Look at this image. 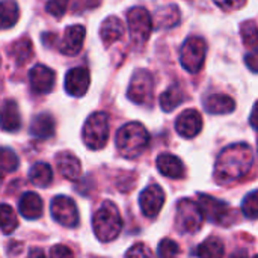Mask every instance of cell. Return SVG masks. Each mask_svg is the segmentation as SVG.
Instances as JSON below:
<instances>
[{
  "mask_svg": "<svg viewBox=\"0 0 258 258\" xmlns=\"http://www.w3.org/2000/svg\"><path fill=\"white\" fill-rule=\"evenodd\" d=\"M180 254V246L171 240L163 239L159 245V258H177Z\"/></svg>",
  "mask_w": 258,
  "mask_h": 258,
  "instance_id": "obj_33",
  "label": "cell"
},
{
  "mask_svg": "<svg viewBox=\"0 0 258 258\" xmlns=\"http://www.w3.org/2000/svg\"><path fill=\"white\" fill-rule=\"evenodd\" d=\"M56 162H57V169H59V172H60L65 178H68V180H77V178L80 177V174H82V166H80L79 159H77L74 154H71V153H68V151L60 153V154H57Z\"/></svg>",
  "mask_w": 258,
  "mask_h": 258,
  "instance_id": "obj_22",
  "label": "cell"
},
{
  "mask_svg": "<svg viewBox=\"0 0 258 258\" xmlns=\"http://www.w3.org/2000/svg\"><path fill=\"white\" fill-rule=\"evenodd\" d=\"M101 3V0H76L74 3V12H83L86 9H94Z\"/></svg>",
  "mask_w": 258,
  "mask_h": 258,
  "instance_id": "obj_38",
  "label": "cell"
},
{
  "mask_svg": "<svg viewBox=\"0 0 258 258\" xmlns=\"http://www.w3.org/2000/svg\"><path fill=\"white\" fill-rule=\"evenodd\" d=\"M203 128V116L195 109H187L181 115H178L175 121V130L180 136L186 139L195 138Z\"/></svg>",
  "mask_w": 258,
  "mask_h": 258,
  "instance_id": "obj_12",
  "label": "cell"
},
{
  "mask_svg": "<svg viewBox=\"0 0 258 258\" xmlns=\"http://www.w3.org/2000/svg\"><path fill=\"white\" fill-rule=\"evenodd\" d=\"M91 76L85 67L73 68L65 76V91L73 97H83L89 89Z\"/></svg>",
  "mask_w": 258,
  "mask_h": 258,
  "instance_id": "obj_13",
  "label": "cell"
},
{
  "mask_svg": "<svg viewBox=\"0 0 258 258\" xmlns=\"http://www.w3.org/2000/svg\"><path fill=\"white\" fill-rule=\"evenodd\" d=\"M29 258H45V254H44L42 249L33 248V249H30V252H29Z\"/></svg>",
  "mask_w": 258,
  "mask_h": 258,
  "instance_id": "obj_40",
  "label": "cell"
},
{
  "mask_svg": "<svg viewBox=\"0 0 258 258\" xmlns=\"http://www.w3.org/2000/svg\"><path fill=\"white\" fill-rule=\"evenodd\" d=\"M18 168V157L11 148H0V169L2 172H14Z\"/></svg>",
  "mask_w": 258,
  "mask_h": 258,
  "instance_id": "obj_31",
  "label": "cell"
},
{
  "mask_svg": "<svg viewBox=\"0 0 258 258\" xmlns=\"http://www.w3.org/2000/svg\"><path fill=\"white\" fill-rule=\"evenodd\" d=\"M153 91H154V79L151 73L147 70H139L132 77L127 97L130 101L136 104H147L153 98Z\"/></svg>",
  "mask_w": 258,
  "mask_h": 258,
  "instance_id": "obj_9",
  "label": "cell"
},
{
  "mask_svg": "<svg viewBox=\"0 0 258 258\" xmlns=\"http://www.w3.org/2000/svg\"><path fill=\"white\" fill-rule=\"evenodd\" d=\"M54 71L45 65H35L29 71V82L32 91L36 94H48L54 85Z\"/></svg>",
  "mask_w": 258,
  "mask_h": 258,
  "instance_id": "obj_14",
  "label": "cell"
},
{
  "mask_svg": "<svg viewBox=\"0 0 258 258\" xmlns=\"http://www.w3.org/2000/svg\"><path fill=\"white\" fill-rule=\"evenodd\" d=\"M207 54V44L200 36H190L186 39V42L181 47L180 51V60L184 70L189 73H198L201 71L204 60Z\"/></svg>",
  "mask_w": 258,
  "mask_h": 258,
  "instance_id": "obj_7",
  "label": "cell"
},
{
  "mask_svg": "<svg viewBox=\"0 0 258 258\" xmlns=\"http://www.w3.org/2000/svg\"><path fill=\"white\" fill-rule=\"evenodd\" d=\"M245 63L249 67V70L252 71V73H257L258 71V56L255 51H252V53H249V54H246L245 56Z\"/></svg>",
  "mask_w": 258,
  "mask_h": 258,
  "instance_id": "obj_39",
  "label": "cell"
},
{
  "mask_svg": "<svg viewBox=\"0 0 258 258\" xmlns=\"http://www.w3.org/2000/svg\"><path fill=\"white\" fill-rule=\"evenodd\" d=\"M224 243L218 237L206 239L197 249V255L200 258H224Z\"/></svg>",
  "mask_w": 258,
  "mask_h": 258,
  "instance_id": "obj_27",
  "label": "cell"
},
{
  "mask_svg": "<svg viewBox=\"0 0 258 258\" xmlns=\"http://www.w3.org/2000/svg\"><path fill=\"white\" fill-rule=\"evenodd\" d=\"M204 107L209 113L213 115H227L236 109V103L231 97L224 94H213L209 95L204 101Z\"/></svg>",
  "mask_w": 258,
  "mask_h": 258,
  "instance_id": "obj_20",
  "label": "cell"
},
{
  "mask_svg": "<svg viewBox=\"0 0 258 258\" xmlns=\"http://www.w3.org/2000/svg\"><path fill=\"white\" fill-rule=\"evenodd\" d=\"M184 101V91L180 85L169 86L160 97V107L163 112H172L177 106Z\"/></svg>",
  "mask_w": 258,
  "mask_h": 258,
  "instance_id": "obj_24",
  "label": "cell"
},
{
  "mask_svg": "<svg viewBox=\"0 0 258 258\" xmlns=\"http://www.w3.org/2000/svg\"><path fill=\"white\" fill-rule=\"evenodd\" d=\"M124 32H125V27H124L122 21L113 15L107 17L101 23V27H100V36L106 47H110L113 42L119 41L122 38Z\"/></svg>",
  "mask_w": 258,
  "mask_h": 258,
  "instance_id": "obj_18",
  "label": "cell"
},
{
  "mask_svg": "<svg viewBox=\"0 0 258 258\" xmlns=\"http://www.w3.org/2000/svg\"><path fill=\"white\" fill-rule=\"evenodd\" d=\"M29 178H30V181L35 186H38V187H47L53 181V171H51L50 165H47L44 162H38V163H35L30 168Z\"/></svg>",
  "mask_w": 258,
  "mask_h": 258,
  "instance_id": "obj_26",
  "label": "cell"
},
{
  "mask_svg": "<svg viewBox=\"0 0 258 258\" xmlns=\"http://www.w3.org/2000/svg\"><path fill=\"white\" fill-rule=\"evenodd\" d=\"M203 222H204V215H203L201 207L197 201L189 200V198L178 201L175 224L181 233L194 234L203 227Z\"/></svg>",
  "mask_w": 258,
  "mask_h": 258,
  "instance_id": "obj_5",
  "label": "cell"
},
{
  "mask_svg": "<svg viewBox=\"0 0 258 258\" xmlns=\"http://www.w3.org/2000/svg\"><path fill=\"white\" fill-rule=\"evenodd\" d=\"M254 165V153L248 144H233L222 150L215 165V180L230 184L243 178Z\"/></svg>",
  "mask_w": 258,
  "mask_h": 258,
  "instance_id": "obj_1",
  "label": "cell"
},
{
  "mask_svg": "<svg viewBox=\"0 0 258 258\" xmlns=\"http://www.w3.org/2000/svg\"><path fill=\"white\" fill-rule=\"evenodd\" d=\"M92 258H98V257H92Z\"/></svg>",
  "mask_w": 258,
  "mask_h": 258,
  "instance_id": "obj_44",
  "label": "cell"
},
{
  "mask_svg": "<svg viewBox=\"0 0 258 258\" xmlns=\"http://www.w3.org/2000/svg\"><path fill=\"white\" fill-rule=\"evenodd\" d=\"M20 11L15 0H0V29H9L18 21Z\"/></svg>",
  "mask_w": 258,
  "mask_h": 258,
  "instance_id": "obj_25",
  "label": "cell"
},
{
  "mask_svg": "<svg viewBox=\"0 0 258 258\" xmlns=\"http://www.w3.org/2000/svg\"><path fill=\"white\" fill-rule=\"evenodd\" d=\"M83 142L91 150H101L109 141V116L104 112L92 113L83 125Z\"/></svg>",
  "mask_w": 258,
  "mask_h": 258,
  "instance_id": "obj_4",
  "label": "cell"
},
{
  "mask_svg": "<svg viewBox=\"0 0 258 258\" xmlns=\"http://www.w3.org/2000/svg\"><path fill=\"white\" fill-rule=\"evenodd\" d=\"M50 210H51V216L53 219L68 228H74L79 225V212L76 207V203L65 197V195H57L56 198H53L51 204H50Z\"/></svg>",
  "mask_w": 258,
  "mask_h": 258,
  "instance_id": "obj_10",
  "label": "cell"
},
{
  "mask_svg": "<svg viewBox=\"0 0 258 258\" xmlns=\"http://www.w3.org/2000/svg\"><path fill=\"white\" fill-rule=\"evenodd\" d=\"M240 35H242V41L243 44L251 48L252 51H255L258 44V32H257V23L254 20H248L243 21L240 26Z\"/></svg>",
  "mask_w": 258,
  "mask_h": 258,
  "instance_id": "obj_30",
  "label": "cell"
},
{
  "mask_svg": "<svg viewBox=\"0 0 258 258\" xmlns=\"http://www.w3.org/2000/svg\"><path fill=\"white\" fill-rule=\"evenodd\" d=\"M18 210L26 219H38L42 215V200L35 192H26L20 198Z\"/></svg>",
  "mask_w": 258,
  "mask_h": 258,
  "instance_id": "obj_19",
  "label": "cell"
},
{
  "mask_svg": "<svg viewBox=\"0 0 258 258\" xmlns=\"http://www.w3.org/2000/svg\"><path fill=\"white\" fill-rule=\"evenodd\" d=\"M165 204V192L159 184H150L139 195V206L142 213L153 219L156 218Z\"/></svg>",
  "mask_w": 258,
  "mask_h": 258,
  "instance_id": "obj_11",
  "label": "cell"
},
{
  "mask_svg": "<svg viewBox=\"0 0 258 258\" xmlns=\"http://www.w3.org/2000/svg\"><path fill=\"white\" fill-rule=\"evenodd\" d=\"M92 228L100 242H112L122 230V219L116 206L110 201H104L92 218Z\"/></svg>",
  "mask_w": 258,
  "mask_h": 258,
  "instance_id": "obj_3",
  "label": "cell"
},
{
  "mask_svg": "<svg viewBox=\"0 0 258 258\" xmlns=\"http://www.w3.org/2000/svg\"><path fill=\"white\" fill-rule=\"evenodd\" d=\"M200 207H201L204 218H207L213 224L230 225L236 219V215H234L231 206L227 204L225 201L216 200L213 197L201 194L200 195Z\"/></svg>",
  "mask_w": 258,
  "mask_h": 258,
  "instance_id": "obj_8",
  "label": "cell"
},
{
  "mask_svg": "<svg viewBox=\"0 0 258 258\" xmlns=\"http://www.w3.org/2000/svg\"><path fill=\"white\" fill-rule=\"evenodd\" d=\"M21 127V116L14 100H8L0 107V128L5 132H17Z\"/></svg>",
  "mask_w": 258,
  "mask_h": 258,
  "instance_id": "obj_16",
  "label": "cell"
},
{
  "mask_svg": "<svg viewBox=\"0 0 258 258\" xmlns=\"http://www.w3.org/2000/svg\"><path fill=\"white\" fill-rule=\"evenodd\" d=\"M54 119L50 113H39L33 118L30 124V135L38 139H48L54 135Z\"/></svg>",
  "mask_w": 258,
  "mask_h": 258,
  "instance_id": "obj_21",
  "label": "cell"
},
{
  "mask_svg": "<svg viewBox=\"0 0 258 258\" xmlns=\"http://www.w3.org/2000/svg\"><path fill=\"white\" fill-rule=\"evenodd\" d=\"M157 169L168 178H183L184 177V165L183 162L169 153H163L157 157Z\"/></svg>",
  "mask_w": 258,
  "mask_h": 258,
  "instance_id": "obj_17",
  "label": "cell"
},
{
  "mask_svg": "<svg viewBox=\"0 0 258 258\" xmlns=\"http://www.w3.org/2000/svg\"><path fill=\"white\" fill-rule=\"evenodd\" d=\"M127 21H128V30L133 44L142 47L148 41L153 30V20L150 12L142 6L132 8L127 12Z\"/></svg>",
  "mask_w": 258,
  "mask_h": 258,
  "instance_id": "obj_6",
  "label": "cell"
},
{
  "mask_svg": "<svg viewBox=\"0 0 258 258\" xmlns=\"http://www.w3.org/2000/svg\"><path fill=\"white\" fill-rule=\"evenodd\" d=\"M230 258H249V257H248V252H246V251H237V252H234V254H233Z\"/></svg>",
  "mask_w": 258,
  "mask_h": 258,
  "instance_id": "obj_42",
  "label": "cell"
},
{
  "mask_svg": "<svg viewBox=\"0 0 258 258\" xmlns=\"http://www.w3.org/2000/svg\"><path fill=\"white\" fill-rule=\"evenodd\" d=\"M11 56L18 65H23L27 60H30V57L33 56L32 41L29 38H21L20 41L14 42L11 47Z\"/></svg>",
  "mask_w": 258,
  "mask_h": 258,
  "instance_id": "obj_28",
  "label": "cell"
},
{
  "mask_svg": "<svg viewBox=\"0 0 258 258\" xmlns=\"http://www.w3.org/2000/svg\"><path fill=\"white\" fill-rule=\"evenodd\" d=\"M125 258H153V252L145 243H136L125 252Z\"/></svg>",
  "mask_w": 258,
  "mask_h": 258,
  "instance_id": "obj_34",
  "label": "cell"
},
{
  "mask_svg": "<svg viewBox=\"0 0 258 258\" xmlns=\"http://www.w3.org/2000/svg\"><path fill=\"white\" fill-rule=\"evenodd\" d=\"M70 0H48L47 2V12L53 17H62L67 11Z\"/></svg>",
  "mask_w": 258,
  "mask_h": 258,
  "instance_id": "obj_35",
  "label": "cell"
},
{
  "mask_svg": "<svg viewBox=\"0 0 258 258\" xmlns=\"http://www.w3.org/2000/svg\"><path fill=\"white\" fill-rule=\"evenodd\" d=\"M2 183H3V174H2V169H0V186H2Z\"/></svg>",
  "mask_w": 258,
  "mask_h": 258,
  "instance_id": "obj_43",
  "label": "cell"
},
{
  "mask_svg": "<svg viewBox=\"0 0 258 258\" xmlns=\"http://www.w3.org/2000/svg\"><path fill=\"white\" fill-rule=\"evenodd\" d=\"M221 9H224V11H237V9H240L245 3H246V0H213Z\"/></svg>",
  "mask_w": 258,
  "mask_h": 258,
  "instance_id": "obj_36",
  "label": "cell"
},
{
  "mask_svg": "<svg viewBox=\"0 0 258 258\" xmlns=\"http://www.w3.org/2000/svg\"><path fill=\"white\" fill-rule=\"evenodd\" d=\"M85 35H86V30L80 24H74V26L67 27L65 33H63V38L60 41L59 50L63 54H67V56L77 54L82 50V45H83V41H85Z\"/></svg>",
  "mask_w": 258,
  "mask_h": 258,
  "instance_id": "obj_15",
  "label": "cell"
},
{
  "mask_svg": "<svg viewBox=\"0 0 258 258\" xmlns=\"http://www.w3.org/2000/svg\"><path fill=\"white\" fill-rule=\"evenodd\" d=\"M255 115H257V106H254V109H252V113H251V125H252V128H257Z\"/></svg>",
  "mask_w": 258,
  "mask_h": 258,
  "instance_id": "obj_41",
  "label": "cell"
},
{
  "mask_svg": "<svg viewBox=\"0 0 258 258\" xmlns=\"http://www.w3.org/2000/svg\"><path fill=\"white\" fill-rule=\"evenodd\" d=\"M180 23V11L175 5H168L159 9L154 15L156 29H171Z\"/></svg>",
  "mask_w": 258,
  "mask_h": 258,
  "instance_id": "obj_23",
  "label": "cell"
},
{
  "mask_svg": "<svg viewBox=\"0 0 258 258\" xmlns=\"http://www.w3.org/2000/svg\"><path fill=\"white\" fill-rule=\"evenodd\" d=\"M116 148L125 159L141 156L150 144V133L141 122H128L116 133Z\"/></svg>",
  "mask_w": 258,
  "mask_h": 258,
  "instance_id": "obj_2",
  "label": "cell"
},
{
  "mask_svg": "<svg viewBox=\"0 0 258 258\" xmlns=\"http://www.w3.org/2000/svg\"><path fill=\"white\" fill-rule=\"evenodd\" d=\"M242 212H243V215H245L248 219H251V221H255V219H257V190H252V192H249V194L245 197V200H243V203H242Z\"/></svg>",
  "mask_w": 258,
  "mask_h": 258,
  "instance_id": "obj_32",
  "label": "cell"
},
{
  "mask_svg": "<svg viewBox=\"0 0 258 258\" xmlns=\"http://www.w3.org/2000/svg\"><path fill=\"white\" fill-rule=\"evenodd\" d=\"M50 258H74V254L68 246L56 245L50 249Z\"/></svg>",
  "mask_w": 258,
  "mask_h": 258,
  "instance_id": "obj_37",
  "label": "cell"
},
{
  "mask_svg": "<svg viewBox=\"0 0 258 258\" xmlns=\"http://www.w3.org/2000/svg\"><path fill=\"white\" fill-rule=\"evenodd\" d=\"M18 227V218L15 210L8 204H0V231L3 234H12Z\"/></svg>",
  "mask_w": 258,
  "mask_h": 258,
  "instance_id": "obj_29",
  "label": "cell"
}]
</instances>
